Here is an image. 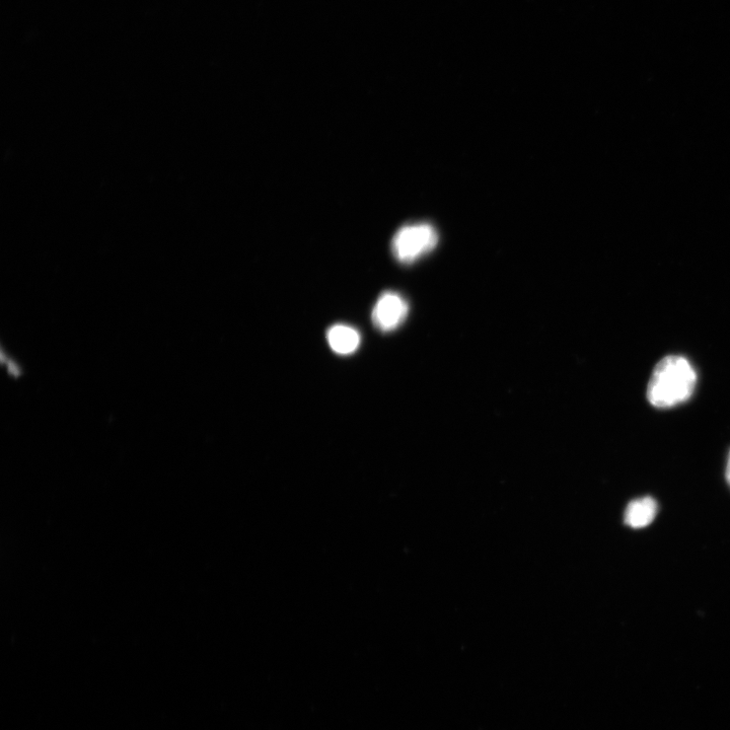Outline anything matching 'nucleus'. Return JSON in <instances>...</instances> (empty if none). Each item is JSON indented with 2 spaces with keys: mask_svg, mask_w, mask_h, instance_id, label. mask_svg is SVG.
<instances>
[{
  "mask_svg": "<svg viewBox=\"0 0 730 730\" xmlns=\"http://www.w3.org/2000/svg\"><path fill=\"white\" fill-rule=\"evenodd\" d=\"M659 511V505L651 497H643L629 503L625 511L627 526L639 529L650 525Z\"/></svg>",
  "mask_w": 730,
  "mask_h": 730,
  "instance_id": "5",
  "label": "nucleus"
},
{
  "mask_svg": "<svg viewBox=\"0 0 730 730\" xmlns=\"http://www.w3.org/2000/svg\"><path fill=\"white\" fill-rule=\"evenodd\" d=\"M437 243L438 235L431 225H407L393 238L392 251L399 262L410 264L430 253Z\"/></svg>",
  "mask_w": 730,
  "mask_h": 730,
  "instance_id": "2",
  "label": "nucleus"
},
{
  "mask_svg": "<svg viewBox=\"0 0 730 730\" xmlns=\"http://www.w3.org/2000/svg\"><path fill=\"white\" fill-rule=\"evenodd\" d=\"M697 374L691 362L679 355L656 364L647 387V399L656 408H672L688 401L696 388Z\"/></svg>",
  "mask_w": 730,
  "mask_h": 730,
  "instance_id": "1",
  "label": "nucleus"
},
{
  "mask_svg": "<svg viewBox=\"0 0 730 730\" xmlns=\"http://www.w3.org/2000/svg\"><path fill=\"white\" fill-rule=\"evenodd\" d=\"M726 479H727V482L730 485V453H729V456H728L727 466H726Z\"/></svg>",
  "mask_w": 730,
  "mask_h": 730,
  "instance_id": "6",
  "label": "nucleus"
},
{
  "mask_svg": "<svg viewBox=\"0 0 730 730\" xmlns=\"http://www.w3.org/2000/svg\"><path fill=\"white\" fill-rule=\"evenodd\" d=\"M408 313L407 301L398 292L386 291L373 309L372 320L379 331L389 333L405 322Z\"/></svg>",
  "mask_w": 730,
  "mask_h": 730,
  "instance_id": "3",
  "label": "nucleus"
},
{
  "mask_svg": "<svg viewBox=\"0 0 730 730\" xmlns=\"http://www.w3.org/2000/svg\"><path fill=\"white\" fill-rule=\"evenodd\" d=\"M330 348L339 355H350L357 351L361 343V335L354 327L337 324L327 331Z\"/></svg>",
  "mask_w": 730,
  "mask_h": 730,
  "instance_id": "4",
  "label": "nucleus"
}]
</instances>
